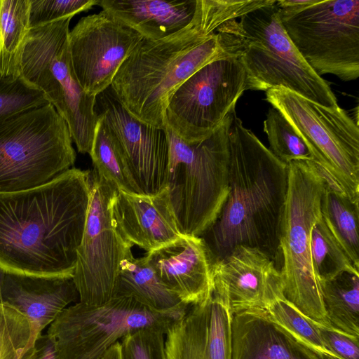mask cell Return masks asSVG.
Here are the masks:
<instances>
[{"instance_id": "cell-5", "label": "cell", "mask_w": 359, "mask_h": 359, "mask_svg": "<svg viewBox=\"0 0 359 359\" xmlns=\"http://www.w3.org/2000/svg\"><path fill=\"white\" fill-rule=\"evenodd\" d=\"M243 47L246 90L283 88L327 107L338 106L327 82L306 63L287 34L276 0L233 21Z\"/></svg>"}, {"instance_id": "cell-11", "label": "cell", "mask_w": 359, "mask_h": 359, "mask_svg": "<svg viewBox=\"0 0 359 359\" xmlns=\"http://www.w3.org/2000/svg\"><path fill=\"white\" fill-rule=\"evenodd\" d=\"M176 319L131 297L114 296L99 305L79 301L69 305L48 326L46 334L55 344L57 359H101L128 334L150 327L165 332Z\"/></svg>"}, {"instance_id": "cell-26", "label": "cell", "mask_w": 359, "mask_h": 359, "mask_svg": "<svg viewBox=\"0 0 359 359\" xmlns=\"http://www.w3.org/2000/svg\"><path fill=\"white\" fill-rule=\"evenodd\" d=\"M320 285L330 324L359 337V274L343 272Z\"/></svg>"}, {"instance_id": "cell-23", "label": "cell", "mask_w": 359, "mask_h": 359, "mask_svg": "<svg viewBox=\"0 0 359 359\" xmlns=\"http://www.w3.org/2000/svg\"><path fill=\"white\" fill-rule=\"evenodd\" d=\"M114 296L131 297L152 311L177 318L189 307L163 285L144 257H135L131 250L121 262Z\"/></svg>"}, {"instance_id": "cell-15", "label": "cell", "mask_w": 359, "mask_h": 359, "mask_svg": "<svg viewBox=\"0 0 359 359\" xmlns=\"http://www.w3.org/2000/svg\"><path fill=\"white\" fill-rule=\"evenodd\" d=\"M142 39L104 10L81 18L68 35L72 67L81 88L95 97L109 88Z\"/></svg>"}, {"instance_id": "cell-36", "label": "cell", "mask_w": 359, "mask_h": 359, "mask_svg": "<svg viewBox=\"0 0 359 359\" xmlns=\"http://www.w3.org/2000/svg\"><path fill=\"white\" fill-rule=\"evenodd\" d=\"M20 359H57V355L52 339L47 334H41Z\"/></svg>"}, {"instance_id": "cell-28", "label": "cell", "mask_w": 359, "mask_h": 359, "mask_svg": "<svg viewBox=\"0 0 359 359\" xmlns=\"http://www.w3.org/2000/svg\"><path fill=\"white\" fill-rule=\"evenodd\" d=\"M266 311L273 321L324 359H339L323 340L315 321L285 297L273 302Z\"/></svg>"}, {"instance_id": "cell-35", "label": "cell", "mask_w": 359, "mask_h": 359, "mask_svg": "<svg viewBox=\"0 0 359 359\" xmlns=\"http://www.w3.org/2000/svg\"><path fill=\"white\" fill-rule=\"evenodd\" d=\"M315 323L324 342L339 359H359V337L348 334L330 324Z\"/></svg>"}, {"instance_id": "cell-3", "label": "cell", "mask_w": 359, "mask_h": 359, "mask_svg": "<svg viewBox=\"0 0 359 359\" xmlns=\"http://www.w3.org/2000/svg\"><path fill=\"white\" fill-rule=\"evenodd\" d=\"M229 146V194L215 221L199 237L213 263L236 246L246 245L263 251L280 269L279 235L287 191V165L247 129L236 113Z\"/></svg>"}, {"instance_id": "cell-8", "label": "cell", "mask_w": 359, "mask_h": 359, "mask_svg": "<svg viewBox=\"0 0 359 359\" xmlns=\"http://www.w3.org/2000/svg\"><path fill=\"white\" fill-rule=\"evenodd\" d=\"M73 17L30 29L20 76L40 90L64 119L78 151L89 154L98 120L96 97L81 88L72 67L68 35Z\"/></svg>"}, {"instance_id": "cell-25", "label": "cell", "mask_w": 359, "mask_h": 359, "mask_svg": "<svg viewBox=\"0 0 359 359\" xmlns=\"http://www.w3.org/2000/svg\"><path fill=\"white\" fill-rule=\"evenodd\" d=\"M320 211L327 226L359 269V201L351 200L326 182Z\"/></svg>"}, {"instance_id": "cell-7", "label": "cell", "mask_w": 359, "mask_h": 359, "mask_svg": "<svg viewBox=\"0 0 359 359\" xmlns=\"http://www.w3.org/2000/svg\"><path fill=\"white\" fill-rule=\"evenodd\" d=\"M69 128L54 107L0 117V193L46 184L76 160Z\"/></svg>"}, {"instance_id": "cell-4", "label": "cell", "mask_w": 359, "mask_h": 359, "mask_svg": "<svg viewBox=\"0 0 359 359\" xmlns=\"http://www.w3.org/2000/svg\"><path fill=\"white\" fill-rule=\"evenodd\" d=\"M235 113L229 114L208 137L195 143L183 141L165 126L169 145L166 190L184 236H201L227 198L229 134Z\"/></svg>"}, {"instance_id": "cell-10", "label": "cell", "mask_w": 359, "mask_h": 359, "mask_svg": "<svg viewBox=\"0 0 359 359\" xmlns=\"http://www.w3.org/2000/svg\"><path fill=\"white\" fill-rule=\"evenodd\" d=\"M278 8L287 34L318 75L344 81L359 77V0H316Z\"/></svg>"}, {"instance_id": "cell-22", "label": "cell", "mask_w": 359, "mask_h": 359, "mask_svg": "<svg viewBox=\"0 0 359 359\" xmlns=\"http://www.w3.org/2000/svg\"><path fill=\"white\" fill-rule=\"evenodd\" d=\"M99 5L143 38L159 40L190 24L197 0H101Z\"/></svg>"}, {"instance_id": "cell-30", "label": "cell", "mask_w": 359, "mask_h": 359, "mask_svg": "<svg viewBox=\"0 0 359 359\" xmlns=\"http://www.w3.org/2000/svg\"><path fill=\"white\" fill-rule=\"evenodd\" d=\"M270 151L282 162L312 161L311 154L299 133L277 109L271 107L264 121Z\"/></svg>"}, {"instance_id": "cell-27", "label": "cell", "mask_w": 359, "mask_h": 359, "mask_svg": "<svg viewBox=\"0 0 359 359\" xmlns=\"http://www.w3.org/2000/svg\"><path fill=\"white\" fill-rule=\"evenodd\" d=\"M311 255L319 283L346 271L359 274V269L335 238L322 215L311 231Z\"/></svg>"}, {"instance_id": "cell-13", "label": "cell", "mask_w": 359, "mask_h": 359, "mask_svg": "<svg viewBox=\"0 0 359 359\" xmlns=\"http://www.w3.org/2000/svg\"><path fill=\"white\" fill-rule=\"evenodd\" d=\"M90 201L73 278L79 302L99 305L114 296L120 264L133 246L120 233L113 213L116 187L90 172Z\"/></svg>"}, {"instance_id": "cell-37", "label": "cell", "mask_w": 359, "mask_h": 359, "mask_svg": "<svg viewBox=\"0 0 359 359\" xmlns=\"http://www.w3.org/2000/svg\"><path fill=\"white\" fill-rule=\"evenodd\" d=\"M101 359H121L120 342L111 346L103 355Z\"/></svg>"}, {"instance_id": "cell-32", "label": "cell", "mask_w": 359, "mask_h": 359, "mask_svg": "<svg viewBox=\"0 0 359 359\" xmlns=\"http://www.w3.org/2000/svg\"><path fill=\"white\" fill-rule=\"evenodd\" d=\"M25 316L0 303V359H20L30 338Z\"/></svg>"}, {"instance_id": "cell-18", "label": "cell", "mask_w": 359, "mask_h": 359, "mask_svg": "<svg viewBox=\"0 0 359 359\" xmlns=\"http://www.w3.org/2000/svg\"><path fill=\"white\" fill-rule=\"evenodd\" d=\"M77 300L79 295L73 276H38L0 269V303L20 312L30 325L29 341L22 355L34 346L42 331Z\"/></svg>"}, {"instance_id": "cell-17", "label": "cell", "mask_w": 359, "mask_h": 359, "mask_svg": "<svg viewBox=\"0 0 359 359\" xmlns=\"http://www.w3.org/2000/svg\"><path fill=\"white\" fill-rule=\"evenodd\" d=\"M233 317L228 302L213 291L168 326L165 359H232Z\"/></svg>"}, {"instance_id": "cell-6", "label": "cell", "mask_w": 359, "mask_h": 359, "mask_svg": "<svg viewBox=\"0 0 359 359\" xmlns=\"http://www.w3.org/2000/svg\"><path fill=\"white\" fill-rule=\"evenodd\" d=\"M287 167V191L279 235L284 295L309 318L330 324L311 255V231L321 217L326 181L312 161H292Z\"/></svg>"}, {"instance_id": "cell-29", "label": "cell", "mask_w": 359, "mask_h": 359, "mask_svg": "<svg viewBox=\"0 0 359 359\" xmlns=\"http://www.w3.org/2000/svg\"><path fill=\"white\" fill-rule=\"evenodd\" d=\"M89 154L93 169L100 176L113 184L118 190L137 194L125 165L100 118Z\"/></svg>"}, {"instance_id": "cell-12", "label": "cell", "mask_w": 359, "mask_h": 359, "mask_svg": "<svg viewBox=\"0 0 359 359\" xmlns=\"http://www.w3.org/2000/svg\"><path fill=\"white\" fill-rule=\"evenodd\" d=\"M246 88V73L238 58L208 63L172 95L165 126L187 143L201 142L236 112L237 101Z\"/></svg>"}, {"instance_id": "cell-1", "label": "cell", "mask_w": 359, "mask_h": 359, "mask_svg": "<svg viewBox=\"0 0 359 359\" xmlns=\"http://www.w3.org/2000/svg\"><path fill=\"white\" fill-rule=\"evenodd\" d=\"M263 5L261 0H197L192 21L159 40L143 38L116 72L111 88L138 121L165 129L174 92L192 74L215 60L238 58L240 38L232 20Z\"/></svg>"}, {"instance_id": "cell-14", "label": "cell", "mask_w": 359, "mask_h": 359, "mask_svg": "<svg viewBox=\"0 0 359 359\" xmlns=\"http://www.w3.org/2000/svg\"><path fill=\"white\" fill-rule=\"evenodd\" d=\"M95 110L104 123L137 194L166 189L169 145L165 129L144 123L128 113L111 87L96 97Z\"/></svg>"}, {"instance_id": "cell-2", "label": "cell", "mask_w": 359, "mask_h": 359, "mask_svg": "<svg viewBox=\"0 0 359 359\" xmlns=\"http://www.w3.org/2000/svg\"><path fill=\"white\" fill-rule=\"evenodd\" d=\"M90 170L72 168L27 190L0 193V269L73 276L90 201Z\"/></svg>"}, {"instance_id": "cell-34", "label": "cell", "mask_w": 359, "mask_h": 359, "mask_svg": "<svg viewBox=\"0 0 359 359\" xmlns=\"http://www.w3.org/2000/svg\"><path fill=\"white\" fill-rule=\"evenodd\" d=\"M99 4L97 0H29L30 28L74 16Z\"/></svg>"}, {"instance_id": "cell-9", "label": "cell", "mask_w": 359, "mask_h": 359, "mask_svg": "<svg viewBox=\"0 0 359 359\" xmlns=\"http://www.w3.org/2000/svg\"><path fill=\"white\" fill-rule=\"evenodd\" d=\"M266 100L299 133L327 183L359 201L358 123L339 105L324 107L283 88L266 90Z\"/></svg>"}, {"instance_id": "cell-16", "label": "cell", "mask_w": 359, "mask_h": 359, "mask_svg": "<svg viewBox=\"0 0 359 359\" xmlns=\"http://www.w3.org/2000/svg\"><path fill=\"white\" fill-rule=\"evenodd\" d=\"M213 291L224 297L234 314L266 311L285 297L280 269L261 250L238 245L213 263Z\"/></svg>"}, {"instance_id": "cell-24", "label": "cell", "mask_w": 359, "mask_h": 359, "mask_svg": "<svg viewBox=\"0 0 359 359\" xmlns=\"http://www.w3.org/2000/svg\"><path fill=\"white\" fill-rule=\"evenodd\" d=\"M29 0H0V76H20L30 31Z\"/></svg>"}, {"instance_id": "cell-19", "label": "cell", "mask_w": 359, "mask_h": 359, "mask_svg": "<svg viewBox=\"0 0 359 359\" xmlns=\"http://www.w3.org/2000/svg\"><path fill=\"white\" fill-rule=\"evenodd\" d=\"M163 285L185 304H200L213 292V262L203 240L183 236L144 257Z\"/></svg>"}, {"instance_id": "cell-20", "label": "cell", "mask_w": 359, "mask_h": 359, "mask_svg": "<svg viewBox=\"0 0 359 359\" xmlns=\"http://www.w3.org/2000/svg\"><path fill=\"white\" fill-rule=\"evenodd\" d=\"M113 213L123 238L147 252L184 236L178 229L166 189L152 196L117 189Z\"/></svg>"}, {"instance_id": "cell-31", "label": "cell", "mask_w": 359, "mask_h": 359, "mask_svg": "<svg viewBox=\"0 0 359 359\" xmlns=\"http://www.w3.org/2000/svg\"><path fill=\"white\" fill-rule=\"evenodd\" d=\"M44 94L20 76H0V117L48 104Z\"/></svg>"}, {"instance_id": "cell-21", "label": "cell", "mask_w": 359, "mask_h": 359, "mask_svg": "<svg viewBox=\"0 0 359 359\" xmlns=\"http://www.w3.org/2000/svg\"><path fill=\"white\" fill-rule=\"evenodd\" d=\"M232 359H324L273 321L266 311L233 315Z\"/></svg>"}, {"instance_id": "cell-33", "label": "cell", "mask_w": 359, "mask_h": 359, "mask_svg": "<svg viewBox=\"0 0 359 359\" xmlns=\"http://www.w3.org/2000/svg\"><path fill=\"white\" fill-rule=\"evenodd\" d=\"M164 334L155 327L128 334L119 341L121 359H165Z\"/></svg>"}]
</instances>
